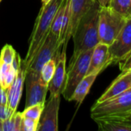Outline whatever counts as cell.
<instances>
[{
  "mask_svg": "<svg viewBox=\"0 0 131 131\" xmlns=\"http://www.w3.org/2000/svg\"><path fill=\"white\" fill-rule=\"evenodd\" d=\"M127 20L125 17L109 5L100 6L98 21L99 42L110 46L120 32Z\"/></svg>",
  "mask_w": 131,
  "mask_h": 131,
  "instance_id": "3957f363",
  "label": "cell"
},
{
  "mask_svg": "<svg viewBox=\"0 0 131 131\" xmlns=\"http://www.w3.org/2000/svg\"><path fill=\"white\" fill-rule=\"evenodd\" d=\"M44 106H45V103H39L25 107L24 111L22 112V116L23 117L31 118L39 121L42 110L44 108Z\"/></svg>",
  "mask_w": 131,
  "mask_h": 131,
  "instance_id": "7402d4cb",
  "label": "cell"
},
{
  "mask_svg": "<svg viewBox=\"0 0 131 131\" xmlns=\"http://www.w3.org/2000/svg\"><path fill=\"white\" fill-rule=\"evenodd\" d=\"M49 2H50V0H42V5H47Z\"/></svg>",
  "mask_w": 131,
  "mask_h": 131,
  "instance_id": "f1b7e54d",
  "label": "cell"
},
{
  "mask_svg": "<svg viewBox=\"0 0 131 131\" xmlns=\"http://www.w3.org/2000/svg\"><path fill=\"white\" fill-rule=\"evenodd\" d=\"M18 71L12 64L0 61V86L6 91L15 81Z\"/></svg>",
  "mask_w": 131,
  "mask_h": 131,
  "instance_id": "e0dca14e",
  "label": "cell"
},
{
  "mask_svg": "<svg viewBox=\"0 0 131 131\" xmlns=\"http://www.w3.org/2000/svg\"><path fill=\"white\" fill-rule=\"evenodd\" d=\"M120 69L121 71H131V55L122 62H120Z\"/></svg>",
  "mask_w": 131,
  "mask_h": 131,
  "instance_id": "484cf974",
  "label": "cell"
},
{
  "mask_svg": "<svg viewBox=\"0 0 131 131\" xmlns=\"http://www.w3.org/2000/svg\"><path fill=\"white\" fill-rule=\"evenodd\" d=\"M63 1L64 0H50L47 5H42L29 38L26 55L25 58L22 60L21 65L25 71L42 45L50 31L54 17Z\"/></svg>",
  "mask_w": 131,
  "mask_h": 131,
  "instance_id": "6da1fadb",
  "label": "cell"
},
{
  "mask_svg": "<svg viewBox=\"0 0 131 131\" xmlns=\"http://www.w3.org/2000/svg\"><path fill=\"white\" fill-rule=\"evenodd\" d=\"M39 121L31 118L23 117L21 124V131H37Z\"/></svg>",
  "mask_w": 131,
  "mask_h": 131,
  "instance_id": "cb8c5ba5",
  "label": "cell"
},
{
  "mask_svg": "<svg viewBox=\"0 0 131 131\" xmlns=\"http://www.w3.org/2000/svg\"><path fill=\"white\" fill-rule=\"evenodd\" d=\"M1 125H2V123L0 122V131H2V126Z\"/></svg>",
  "mask_w": 131,
  "mask_h": 131,
  "instance_id": "f546056e",
  "label": "cell"
},
{
  "mask_svg": "<svg viewBox=\"0 0 131 131\" xmlns=\"http://www.w3.org/2000/svg\"><path fill=\"white\" fill-rule=\"evenodd\" d=\"M110 0H97L99 5L100 7H103V6H107L110 3Z\"/></svg>",
  "mask_w": 131,
  "mask_h": 131,
  "instance_id": "83f0119b",
  "label": "cell"
},
{
  "mask_svg": "<svg viewBox=\"0 0 131 131\" xmlns=\"http://www.w3.org/2000/svg\"><path fill=\"white\" fill-rule=\"evenodd\" d=\"M102 131H131V114H115L93 118Z\"/></svg>",
  "mask_w": 131,
  "mask_h": 131,
  "instance_id": "30bf717a",
  "label": "cell"
},
{
  "mask_svg": "<svg viewBox=\"0 0 131 131\" xmlns=\"http://www.w3.org/2000/svg\"><path fill=\"white\" fill-rule=\"evenodd\" d=\"M128 114H131V112H130V113H128Z\"/></svg>",
  "mask_w": 131,
  "mask_h": 131,
  "instance_id": "4dcf8cb0",
  "label": "cell"
},
{
  "mask_svg": "<svg viewBox=\"0 0 131 131\" xmlns=\"http://www.w3.org/2000/svg\"><path fill=\"white\" fill-rule=\"evenodd\" d=\"M25 71L22 66L21 65L15 81L10 86V88L7 90L8 94V106L12 111H16L19 103L20 101L23 85L25 83Z\"/></svg>",
  "mask_w": 131,
  "mask_h": 131,
  "instance_id": "9a60e30c",
  "label": "cell"
},
{
  "mask_svg": "<svg viewBox=\"0 0 131 131\" xmlns=\"http://www.w3.org/2000/svg\"><path fill=\"white\" fill-rule=\"evenodd\" d=\"M109 65V45L99 42L93 49L86 74H100Z\"/></svg>",
  "mask_w": 131,
  "mask_h": 131,
  "instance_id": "4fadbf2b",
  "label": "cell"
},
{
  "mask_svg": "<svg viewBox=\"0 0 131 131\" xmlns=\"http://www.w3.org/2000/svg\"><path fill=\"white\" fill-rule=\"evenodd\" d=\"M0 104L8 105V94L7 91L0 86Z\"/></svg>",
  "mask_w": 131,
  "mask_h": 131,
  "instance_id": "4316f807",
  "label": "cell"
},
{
  "mask_svg": "<svg viewBox=\"0 0 131 131\" xmlns=\"http://www.w3.org/2000/svg\"><path fill=\"white\" fill-rule=\"evenodd\" d=\"M66 0H64L63 2V3L61 4L60 7L59 8L53 21L51 25V28H50V31L54 34L56 36H59L60 34V30H61V26H62V23H63V15H64V11H65V6H66Z\"/></svg>",
  "mask_w": 131,
  "mask_h": 131,
  "instance_id": "44dd1931",
  "label": "cell"
},
{
  "mask_svg": "<svg viewBox=\"0 0 131 131\" xmlns=\"http://www.w3.org/2000/svg\"><path fill=\"white\" fill-rule=\"evenodd\" d=\"M131 112V90L110 100L95 103L91 108V117H99Z\"/></svg>",
  "mask_w": 131,
  "mask_h": 131,
  "instance_id": "8992f818",
  "label": "cell"
},
{
  "mask_svg": "<svg viewBox=\"0 0 131 131\" xmlns=\"http://www.w3.org/2000/svg\"><path fill=\"white\" fill-rule=\"evenodd\" d=\"M16 54L17 53L15 50L13 48L12 45H5L1 51L0 61L7 63V64H12L16 56Z\"/></svg>",
  "mask_w": 131,
  "mask_h": 131,
  "instance_id": "603a6c76",
  "label": "cell"
},
{
  "mask_svg": "<svg viewBox=\"0 0 131 131\" xmlns=\"http://www.w3.org/2000/svg\"><path fill=\"white\" fill-rule=\"evenodd\" d=\"M99 10L100 5L97 2L80 21L72 36L74 49L70 61L76 58L82 52L93 49L99 43Z\"/></svg>",
  "mask_w": 131,
  "mask_h": 131,
  "instance_id": "7a4b0ae2",
  "label": "cell"
},
{
  "mask_svg": "<svg viewBox=\"0 0 131 131\" xmlns=\"http://www.w3.org/2000/svg\"><path fill=\"white\" fill-rule=\"evenodd\" d=\"M108 5L127 19L131 18V0H110Z\"/></svg>",
  "mask_w": 131,
  "mask_h": 131,
  "instance_id": "d6986e66",
  "label": "cell"
},
{
  "mask_svg": "<svg viewBox=\"0 0 131 131\" xmlns=\"http://www.w3.org/2000/svg\"><path fill=\"white\" fill-rule=\"evenodd\" d=\"M61 94L50 95L41 114L37 131H57L59 130V110Z\"/></svg>",
  "mask_w": 131,
  "mask_h": 131,
  "instance_id": "ba28073f",
  "label": "cell"
},
{
  "mask_svg": "<svg viewBox=\"0 0 131 131\" xmlns=\"http://www.w3.org/2000/svg\"><path fill=\"white\" fill-rule=\"evenodd\" d=\"M62 47L59 45V37L49 31L42 45L25 69V73L31 72L40 75L43 65L52 58L58 59Z\"/></svg>",
  "mask_w": 131,
  "mask_h": 131,
  "instance_id": "5b68a950",
  "label": "cell"
},
{
  "mask_svg": "<svg viewBox=\"0 0 131 131\" xmlns=\"http://www.w3.org/2000/svg\"><path fill=\"white\" fill-rule=\"evenodd\" d=\"M2 2V0H0V2Z\"/></svg>",
  "mask_w": 131,
  "mask_h": 131,
  "instance_id": "1f68e13d",
  "label": "cell"
},
{
  "mask_svg": "<svg viewBox=\"0 0 131 131\" xmlns=\"http://www.w3.org/2000/svg\"><path fill=\"white\" fill-rule=\"evenodd\" d=\"M97 2V0H70V19L68 30V41L72 38L76 28L85 14Z\"/></svg>",
  "mask_w": 131,
  "mask_h": 131,
  "instance_id": "8fae6325",
  "label": "cell"
},
{
  "mask_svg": "<svg viewBox=\"0 0 131 131\" xmlns=\"http://www.w3.org/2000/svg\"><path fill=\"white\" fill-rule=\"evenodd\" d=\"M66 48H62L61 53L59 56V58L56 61V67L54 72V74L49 83L48 91L50 92V95L61 94L63 86L64 84L66 74Z\"/></svg>",
  "mask_w": 131,
  "mask_h": 131,
  "instance_id": "5bb4252c",
  "label": "cell"
},
{
  "mask_svg": "<svg viewBox=\"0 0 131 131\" xmlns=\"http://www.w3.org/2000/svg\"><path fill=\"white\" fill-rule=\"evenodd\" d=\"M22 121V113L14 112L8 119L2 122V131H21Z\"/></svg>",
  "mask_w": 131,
  "mask_h": 131,
  "instance_id": "ac0fdd59",
  "label": "cell"
},
{
  "mask_svg": "<svg viewBox=\"0 0 131 131\" xmlns=\"http://www.w3.org/2000/svg\"><path fill=\"white\" fill-rule=\"evenodd\" d=\"M25 83L26 88L25 107L39 103H45L48 86L41 81L40 75L26 72Z\"/></svg>",
  "mask_w": 131,
  "mask_h": 131,
  "instance_id": "9c48e42d",
  "label": "cell"
},
{
  "mask_svg": "<svg viewBox=\"0 0 131 131\" xmlns=\"http://www.w3.org/2000/svg\"><path fill=\"white\" fill-rule=\"evenodd\" d=\"M13 113L14 111H12L8 105L0 104V122L2 123L3 121L8 119Z\"/></svg>",
  "mask_w": 131,
  "mask_h": 131,
  "instance_id": "d4e9b609",
  "label": "cell"
},
{
  "mask_svg": "<svg viewBox=\"0 0 131 131\" xmlns=\"http://www.w3.org/2000/svg\"><path fill=\"white\" fill-rule=\"evenodd\" d=\"M131 90V71H124L96 101L100 103Z\"/></svg>",
  "mask_w": 131,
  "mask_h": 131,
  "instance_id": "7c38bea8",
  "label": "cell"
},
{
  "mask_svg": "<svg viewBox=\"0 0 131 131\" xmlns=\"http://www.w3.org/2000/svg\"><path fill=\"white\" fill-rule=\"evenodd\" d=\"M130 55L131 18H129L116 39L109 46V65L122 62Z\"/></svg>",
  "mask_w": 131,
  "mask_h": 131,
  "instance_id": "52a82bcc",
  "label": "cell"
},
{
  "mask_svg": "<svg viewBox=\"0 0 131 131\" xmlns=\"http://www.w3.org/2000/svg\"><path fill=\"white\" fill-rule=\"evenodd\" d=\"M98 73H93L90 74H86L77 84L73 95L71 97V101H74L78 106H80L84 101L86 95L89 94L90 90L94 83L97 77L98 76Z\"/></svg>",
  "mask_w": 131,
  "mask_h": 131,
  "instance_id": "2e32d148",
  "label": "cell"
},
{
  "mask_svg": "<svg viewBox=\"0 0 131 131\" xmlns=\"http://www.w3.org/2000/svg\"><path fill=\"white\" fill-rule=\"evenodd\" d=\"M58 59L56 58H52L50 59L49 61H47L43 67L42 68L41 71H40V80L41 81L46 84V85H49V83L50 82L55 70H56V61Z\"/></svg>",
  "mask_w": 131,
  "mask_h": 131,
  "instance_id": "ffe728a7",
  "label": "cell"
},
{
  "mask_svg": "<svg viewBox=\"0 0 131 131\" xmlns=\"http://www.w3.org/2000/svg\"><path fill=\"white\" fill-rule=\"evenodd\" d=\"M93 49L82 52L76 58L69 61L61 94L68 101H71L72 95L77 84L86 75Z\"/></svg>",
  "mask_w": 131,
  "mask_h": 131,
  "instance_id": "277c9868",
  "label": "cell"
}]
</instances>
